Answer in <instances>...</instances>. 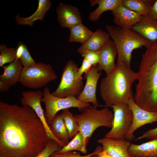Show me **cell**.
<instances>
[{
  "label": "cell",
  "mask_w": 157,
  "mask_h": 157,
  "mask_svg": "<svg viewBox=\"0 0 157 157\" xmlns=\"http://www.w3.org/2000/svg\"><path fill=\"white\" fill-rule=\"evenodd\" d=\"M114 112L112 126L105 137L117 140L126 139L132 124L133 114L127 104L110 106Z\"/></svg>",
  "instance_id": "9c48e42d"
},
{
  "label": "cell",
  "mask_w": 157,
  "mask_h": 157,
  "mask_svg": "<svg viewBox=\"0 0 157 157\" xmlns=\"http://www.w3.org/2000/svg\"><path fill=\"white\" fill-rule=\"evenodd\" d=\"M92 66V65L85 58H84L81 67L78 68L76 75L77 78H82V75L83 73L87 72Z\"/></svg>",
  "instance_id": "d6a6232c"
},
{
  "label": "cell",
  "mask_w": 157,
  "mask_h": 157,
  "mask_svg": "<svg viewBox=\"0 0 157 157\" xmlns=\"http://www.w3.org/2000/svg\"><path fill=\"white\" fill-rule=\"evenodd\" d=\"M62 148L59 144L54 140H48L46 146L37 157H49L53 152L59 151Z\"/></svg>",
  "instance_id": "4dcf8cb0"
},
{
  "label": "cell",
  "mask_w": 157,
  "mask_h": 157,
  "mask_svg": "<svg viewBox=\"0 0 157 157\" xmlns=\"http://www.w3.org/2000/svg\"><path fill=\"white\" fill-rule=\"evenodd\" d=\"M103 150L112 157H132L128 149L131 144L126 139L117 140L104 137L98 140Z\"/></svg>",
  "instance_id": "9a60e30c"
},
{
  "label": "cell",
  "mask_w": 157,
  "mask_h": 157,
  "mask_svg": "<svg viewBox=\"0 0 157 157\" xmlns=\"http://www.w3.org/2000/svg\"><path fill=\"white\" fill-rule=\"evenodd\" d=\"M60 114L64 121L69 139H71L79 132V126L74 116L69 109L63 110Z\"/></svg>",
  "instance_id": "4316f807"
},
{
  "label": "cell",
  "mask_w": 157,
  "mask_h": 157,
  "mask_svg": "<svg viewBox=\"0 0 157 157\" xmlns=\"http://www.w3.org/2000/svg\"><path fill=\"white\" fill-rule=\"evenodd\" d=\"M112 13L115 23L125 29H131L142 19L141 16L125 8L121 3L112 11Z\"/></svg>",
  "instance_id": "2e32d148"
},
{
  "label": "cell",
  "mask_w": 157,
  "mask_h": 157,
  "mask_svg": "<svg viewBox=\"0 0 157 157\" xmlns=\"http://www.w3.org/2000/svg\"><path fill=\"white\" fill-rule=\"evenodd\" d=\"M106 28L117 49L116 64L123 63L130 67L133 51L143 46L146 47L151 42L132 29L110 25H107Z\"/></svg>",
  "instance_id": "277c9868"
},
{
  "label": "cell",
  "mask_w": 157,
  "mask_h": 157,
  "mask_svg": "<svg viewBox=\"0 0 157 157\" xmlns=\"http://www.w3.org/2000/svg\"><path fill=\"white\" fill-rule=\"evenodd\" d=\"M87 143L85 140L82 134L79 132L65 146L59 151H56L59 153H62L70 151H78L86 154Z\"/></svg>",
  "instance_id": "484cf974"
},
{
  "label": "cell",
  "mask_w": 157,
  "mask_h": 157,
  "mask_svg": "<svg viewBox=\"0 0 157 157\" xmlns=\"http://www.w3.org/2000/svg\"><path fill=\"white\" fill-rule=\"evenodd\" d=\"M10 87L8 85L2 81H0V91L1 92L8 91Z\"/></svg>",
  "instance_id": "d590c367"
},
{
  "label": "cell",
  "mask_w": 157,
  "mask_h": 157,
  "mask_svg": "<svg viewBox=\"0 0 157 157\" xmlns=\"http://www.w3.org/2000/svg\"><path fill=\"white\" fill-rule=\"evenodd\" d=\"M90 157H98L97 154H96L90 156Z\"/></svg>",
  "instance_id": "74e56055"
},
{
  "label": "cell",
  "mask_w": 157,
  "mask_h": 157,
  "mask_svg": "<svg viewBox=\"0 0 157 157\" xmlns=\"http://www.w3.org/2000/svg\"><path fill=\"white\" fill-rule=\"evenodd\" d=\"M78 68L72 60H70L67 62L60 83L56 90L51 93L53 95L60 98L77 97L81 93L84 86L82 78H76Z\"/></svg>",
  "instance_id": "ba28073f"
},
{
  "label": "cell",
  "mask_w": 157,
  "mask_h": 157,
  "mask_svg": "<svg viewBox=\"0 0 157 157\" xmlns=\"http://www.w3.org/2000/svg\"><path fill=\"white\" fill-rule=\"evenodd\" d=\"M52 5L50 0H39L38 7L35 11L31 15L23 17L20 16L19 13L15 16V19L18 25L33 26L35 21L40 20L43 22L47 12L51 8Z\"/></svg>",
  "instance_id": "ac0fdd59"
},
{
  "label": "cell",
  "mask_w": 157,
  "mask_h": 157,
  "mask_svg": "<svg viewBox=\"0 0 157 157\" xmlns=\"http://www.w3.org/2000/svg\"><path fill=\"white\" fill-rule=\"evenodd\" d=\"M155 0H122L121 4L125 8L141 16H146L149 12Z\"/></svg>",
  "instance_id": "cb8c5ba5"
},
{
  "label": "cell",
  "mask_w": 157,
  "mask_h": 157,
  "mask_svg": "<svg viewBox=\"0 0 157 157\" xmlns=\"http://www.w3.org/2000/svg\"><path fill=\"white\" fill-rule=\"evenodd\" d=\"M97 156L98 157H112L103 149L97 154Z\"/></svg>",
  "instance_id": "8d00e7d4"
},
{
  "label": "cell",
  "mask_w": 157,
  "mask_h": 157,
  "mask_svg": "<svg viewBox=\"0 0 157 157\" xmlns=\"http://www.w3.org/2000/svg\"></svg>",
  "instance_id": "ab89813d"
},
{
  "label": "cell",
  "mask_w": 157,
  "mask_h": 157,
  "mask_svg": "<svg viewBox=\"0 0 157 157\" xmlns=\"http://www.w3.org/2000/svg\"><path fill=\"white\" fill-rule=\"evenodd\" d=\"M110 38L108 32L98 29L84 44L77 49V51L81 55L88 51H97L110 40Z\"/></svg>",
  "instance_id": "e0dca14e"
},
{
  "label": "cell",
  "mask_w": 157,
  "mask_h": 157,
  "mask_svg": "<svg viewBox=\"0 0 157 157\" xmlns=\"http://www.w3.org/2000/svg\"><path fill=\"white\" fill-rule=\"evenodd\" d=\"M97 107L90 106L82 113L74 115L80 127V132L88 142L94 131L101 126L111 128L114 114L106 107L99 110Z\"/></svg>",
  "instance_id": "5b68a950"
},
{
  "label": "cell",
  "mask_w": 157,
  "mask_h": 157,
  "mask_svg": "<svg viewBox=\"0 0 157 157\" xmlns=\"http://www.w3.org/2000/svg\"><path fill=\"white\" fill-rule=\"evenodd\" d=\"M132 29L151 42L157 41V19H151L144 16Z\"/></svg>",
  "instance_id": "d6986e66"
},
{
  "label": "cell",
  "mask_w": 157,
  "mask_h": 157,
  "mask_svg": "<svg viewBox=\"0 0 157 157\" xmlns=\"http://www.w3.org/2000/svg\"><path fill=\"white\" fill-rule=\"evenodd\" d=\"M127 105L133 114L132 124L126 137L130 141L134 139V133L137 129L145 124L157 122V111H149L142 108L136 103L134 97Z\"/></svg>",
  "instance_id": "8fae6325"
},
{
  "label": "cell",
  "mask_w": 157,
  "mask_h": 157,
  "mask_svg": "<svg viewBox=\"0 0 157 157\" xmlns=\"http://www.w3.org/2000/svg\"><path fill=\"white\" fill-rule=\"evenodd\" d=\"M97 52L99 56V62L97 65L99 70H104L106 76L109 75L116 67L115 60L117 51L114 42L110 40Z\"/></svg>",
  "instance_id": "4fadbf2b"
},
{
  "label": "cell",
  "mask_w": 157,
  "mask_h": 157,
  "mask_svg": "<svg viewBox=\"0 0 157 157\" xmlns=\"http://www.w3.org/2000/svg\"><path fill=\"white\" fill-rule=\"evenodd\" d=\"M144 16L150 19H157V0H155L148 14Z\"/></svg>",
  "instance_id": "e575fe53"
},
{
  "label": "cell",
  "mask_w": 157,
  "mask_h": 157,
  "mask_svg": "<svg viewBox=\"0 0 157 157\" xmlns=\"http://www.w3.org/2000/svg\"><path fill=\"white\" fill-rule=\"evenodd\" d=\"M143 138L151 140H157V127L148 130L144 133L142 135L135 139V141H137Z\"/></svg>",
  "instance_id": "836d02e7"
},
{
  "label": "cell",
  "mask_w": 157,
  "mask_h": 157,
  "mask_svg": "<svg viewBox=\"0 0 157 157\" xmlns=\"http://www.w3.org/2000/svg\"><path fill=\"white\" fill-rule=\"evenodd\" d=\"M22 98L20 102L22 106H28L32 108L38 117L42 122L46 131L48 140L50 139L56 141L62 148L66 145L58 139L51 132L45 116L44 110L41 102L43 96V92L40 90L25 91L22 93Z\"/></svg>",
  "instance_id": "30bf717a"
},
{
  "label": "cell",
  "mask_w": 157,
  "mask_h": 157,
  "mask_svg": "<svg viewBox=\"0 0 157 157\" xmlns=\"http://www.w3.org/2000/svg\"><path fill=\"white\" fill-rule=\"evenodd\" d=\"M102 150V147L98 146L93 152L84 156H81L80 152L73 151L62 153L56 151L53 153L49 157H90L93 155L97 154Z\"/></svg>",
  "instance_id": "f546056e"
},
{
  "label": "cell",
  "mask_w": 157,
  "mask_h": 157,
  "mask_svg": "<svg viewBox=\"0 0 157 157\" xmlns=\"http://www.w3.org/2000/svg\"><path fill=\"white\" fill-rule=\"evenodd\" d=\"M99 71L97 65L92 66L85 73L84 78L86 79L85 85L81 93L76 97L80 101L87 104L91 103L93 106L96 107L99 105L96 96L97 84L102 73Z\"/></svg>",
  "instance_id": "7c38bea8"
},
{
  "label": "cell",
  "mask_w": 157,
  "mask_h": 157,
  "mask_svg": "<svg viewBox=\"0 0 157 157\" xmlns=\"http://www.w3.org/2000/svg\"><path fill=\"white\" fill-rule=\"evenodd\" d=\"M43 94L41 102L45 105V116L49 125L56 113L61 110L76 108L79 111L83 112L85 109L90 106L89 104L80 101L76 97L60 98L55 97L51 93L49 88L47 86L45 87Z\"/></svg>",
  "instance_id": "52a82bcc"
},
{
  "label": "cell",
  "mask_w": 157,
  "mask_h": 157,
  "mask_svg": "<svg viewBox=\"0 0 157 157\" xmlns=\"http://www.w3.org/2000/svg\"><path fill=\"white\" fill-rule=\"evenodd\" d=\"M137 78L136 72L130 67L116 64L114 70L102 78L100 82V95L106 106L127 104L133 97L132 86Z\"/></svg>",
  "instance_id": "3957f363"
},
{
  "label": "cell",
  "mask_w": 157,
  "mask_h": 157,
  "mask_svg": "<svg viewBox=\"0 0 157 157\" xmlns=\"http://www.w3.org/2000/svg\"><path fill=\"white\" fill-rule=\"evenodd\" d=\"M19 59L24 67L29 66L36 62L31 56L26 44L19 41L16 48V60Z\"/></svg>",
  "instance_id": "83f0119b"
},
{
  "label": "cell",
  "mask_w": 157,
  "mask_h": 157,
  "mask_svg": "<svg viewBox=\"0 0 157 157\" xmlns=\"http://www.w3.org/2000/svg\"><path fill=\"white\" fill-rule=\"evenodd\" d=\"M122 0H91L90 1L91 7L98 4L97 8L91 12L89 15L88 19L92 21L98 20L104 12L108 10L113 11L119 5Z\"/></svg>",
  "instance_id": "7402d4cb"
},
{
  "label": "cell",
  "mask_w": 157,
  "mask_h": 157,
  "mask_svg": "<svg viewBox=\"0 0 157 157\" xmlns=\"http://www.w3.org/2000/svg\"><path fill=\"white\" fill-rule=\"evenodd\" d=\"M128 150L132 157H157V140L140 144L131 143Z\"/></svg>",
  "instance_id": "44dd1931"
},
{
  "label": "cell",
  "mask_w": 157,
  "mask_h": 157,
  "mask_svg": "<svg viewBox=\"0 0 157 157\" xmlns=\"http://www.w3.org/2000/svg\"><path fill=\"white\" fill-rule=\"evenodd\" d=\"M81 56L92 66H96L99 62V56L97 51H89L84 53Z\"/></svg>",
  "instance_id": "1f68e13d"
},
{
  "label": "cell",
  "mask_w": 157,
  "mask_h": 157,
  "mask_svg": "<svg viewBox=\"0 0 157 157\" xmlns=\"http://www.w3.org/2000/svg\"><path fill=\"white\" fill-rule=\"evenodd\" d=\"M70 35L69 42H76L84 44L90 37L94 32L80 22L69 28Z\"/></svg>",
  "instance_id": "d4e9b609"
},
{
  "label": "cell",
  "mask_w": 157,
  "mask_h": 157,
  "mask_svg": "<svg viewBox=\"0 0 157 157\" xmlns=\"http://www.w3.org/2000/svg\"><path fill=\"white\" fill-rule=\"evenodd\" d=\"M2 67L4 72L0 75V81L10 87L16 85L19 82L24 67L19 60H16L9 65Z\"/></svg>",
  "instance_id": "ffe728a7"
},
{
  "label": "cell",
  "mask_w": 157,
  "mask_h": 157,
  "mask_svg": "<svg viewBox=\"0 0 157 157\" xmlns=\"http://www.w3.org/2000/svg\"><path fill=\"white\" fill-rule=\"evenodd\" d=\"M0 67L16 60V48L8 47L5 44L0 45Z\"/></svg>",
  "instance_id": "f1b7e54d"
},
{
  "label": "cell",
  "mask_w": 157,
  "mask_h": 157,
  "mask_svg": "<svg viewBox=\"0 0 157 157\" xmlns=\"http://www.w3.org/2000/svg\"><path fill=\"white\" fill-rule=\"evenodd\" d=\"M57 78L51 65L39 62L23 67L19 82L24 87L37 89L45 87Z\"/></svg>",
  "instance_id": "8992f818"
},
{
  "label": "cell",
  "mask_w": 157,
  "mask_h": 157,
  "mask_svg": "<svg viewBox=\"0 0 157 157\" xmlns=\"http://www.w3.org/2000/svg\"><path fill=\"white\" fill-rule=\"evenodd\" d=\"M56 11L57 20L63 28H69L82 22L80 12L76 7L60 2L58 5Z\"/></svg>",
  "instance_id": "5bb4252c"
},
{
  "label": "cell",
  "mask_w": 157,
  "mask_h": 157,
  "mask_svg": "<svg viewBox=\"0 0 157 157\" xmlns=\"http://www.w3.org/2000/svg\"><path fill=\"white\" fill-rule=\"evenodd\" d=\"M53 135L66 145L69 142L68 132L61 114H56L49 125Z\"/></svg>",
  "instance_id": "603a6c76"
},
{
  "label": "cell",
  "mask_w": 157,
  "mask_h": 157,
  "mask_svg": "<svg viewBox=\"0 0 157 157\" xmlns=\"http://www.w3.org/2000/svg\"></svg>",
  "instance_id": "f35d334b"
},
{
  "label": "cell",
  "mask_w": 157,
  "mask_h": 157,
  "mask_svg": "<svg viewBox=\"0 0 157 157\" xmlns=\"http://www.w3.org/2000/svg\"><path fill=\"white\" fill-rule=\"evenodd\" d=\"M146 48L136 72L138 82L134 99L142 108L157 111V41Z\"/></svg>",
  "instance_id": "7a4b0ae2"
},
{
  "label": "cell",
  "mask_w": 157,
  "mask_h": 157,
  "mask_svg": "<svg viewBox=\"0 0 157 157\" xmlns=\"http://www.w3.org/2000/svg\"><path fill=\"white\" fill-rule=\"evenodd\" d=\"M48 140L32 108L0 101V157H37Z\"/></svg>",
  "instance_id": "6da1fadb"
}]
</instances>
